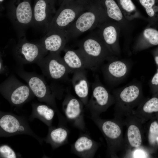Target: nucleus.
<instances>
[{"instance_id": "nucleus-1", "label": "nucleus", "mask_w": 158, "mask_h": 158, "mask_svg": "<svg viewBox=\"0 0 158 158\" xmlns=\"http://www.w3.org/2000/svg\"><path fill=\"white\" fill-rule=\"evenodd\" d=\"M36 63L44 75L51 82L50 87L55 93L63 94L65 89L60 84L70 81L68 74L71 72L60 54L49 52Z\"/></svg>"}, {"instance_id": "nucleus-2", "label": "nucleus", "mask_w": 158, "mask_h": 158, "mask_svg": "<svg viewBox=\"0 0 158 158\" xmlns=\"http://www.w3.org/2000/svg\"><path fill=\"white\" fill-rule=\"evenodd\" d=\"M110 20L99 1L93 0L89 8L82 13L65 32L68 40L97 28L103 23Z\"/></svg>"}, {"instance_id": "nucleus-3", "label": "nucleus", "mask_w": 158, "mask_h": 158, "mask_svg": "<svg viewBox=\"0 0 158 158\" xmlns=\"http://www.w3.org/2000/svg\"><path fill=\"white\" fill-rule=\"evenodd\" d=\"M78 46L85 58L88 69L92 71L97 70L104 61L116 56L110 51L97 33L85 37Z\"/></svg>"}, {"instance_id": "nucleus-4", "label": "nucleus", "mask_w": 158, "mask_h": 158, "mask_svg": "<svg viewBox=\"0 0 158 158\" xmlns=\"http://www.w3.org/2000/svg\"><path fill=\"white\" fill-rule=\"evenodd\" d=\"M93 1L87 2L63 0L46 32L51 30L65 32L82 13L89 8Z\"/></svg>"}, {"instance_id": "nucleus-5", "label": "nucleus", "mask_w": 158, "mask_h": 158, "mask_svg": "<svg viewBox=\"0 0 158 158\" xmlns=\"http://www.w3.org/2000/svg\"><path fill=\"white\" fill-rule=\"evenodd\" d=\"M22 67V66L18 65L15 68L16 72L27 83L34 96L39 101L46 103L53 108L57 114L59 113L55 95L43 78L33 72H26Z\"/></svg>"}, {"instance_id": "nucleus-6", "label": "nucleus", "mask_w": 158, "mask_h": 158, "mask_svg": "<svg viewBox=\"0 0 158 158\" xmlns=\"http://www.w3.org/2000/svg\"><path fill=\"white\" fill-rule=\"evenodd\" d=\"M31 0H11L7 6V15L19 38L33 24Z\"/></svg>"}, {"instance_id": "nucleus-7", "label": "nucleus", "mask_w": 158, "mask_h": 158, "mask_svg": "<svg viewBox=\"0 0 158 158\" xmlns=\"http://www.w3.org/2000/svg\"><path fill=\"white\" fill-rule=\"evenodd\" d=\"M20 134L30 135L41 145L43 139L32 130L27 120L24 117L8 112H0V137H7Z\"/></svg>"}, {"instance_id": "nucleus-8", "label": "nucleus", "mask_w": 158, "mask_h": 158, "mask_svg": "<svg viewBox=\"0 0 158 158\" xmlns=\"http://www.w3.org/2000/svg\"><path fill=\"white\" fill-rule=\"evenodd\" d=\"M0 92L11 105L20 106L34 96L28 85L20 82L14 75L9 76L0 85Z\"/></svg>"}, {"instance_id": "nucleus-9", "label": "nucleus", "mask_w": 158, "mask_h": 158, "mask_svg": "<svg viewBox=\"0 0 158 158\" xmlns=\"http://www.w3.org/2000/svg\"><path fill=\"white\" fill-rule=\"evenodd\" d=\"M92 89V94L86 108L91 116H99L115 103L114 98L102 83L98 75L95 76Z\"/></svg>"}, {"instance_id": "nucleus-10", "label": "nucleus", "mask_w": 158, "mask_h": 158, "mask_svg": "<svg viewBox=\"0 0 158 158\" xmlns=\"http://www.w3.org/2000/svg\"><path fill=\"white\" fill-rule=\"evenodd\" d=\"M13 49V56L18 64L37 63L47 54L39 43L28 41L25 36L19 38Z\"/></svg>"}, {"instance_id": "nucleus-11", "label": "nucleus", "mask_w": 158, "mask_h": 158, "mask_svg": "<svg viewBox=\"0 0 158 158\" xmlns=\"http://www.w3.org/2000/svg\"><path fill=\"white\" fill-rule=\"evenodd\" d=\"M90 118L105 138L109 154L114 156L119 148L121 137L120 126L114 120L102 119L99 116H91Z\"/></svg>"}, {"instance_id": "nucleus-12", "label": "nucleus", "mask_w": 158, "mask_h": 158, "mask_svg": "<svg viewBox=\"0 0 158 158\" xmlns=\"http://www.w3.org/2000/svg\"><path fill=\"white\" fill-rule=\"evenodd\" d=\"M84 104L73 95L69 90L62 102V108L67 121L74 127L82 131L86 129L84 118Z\"/></svg>"}, {"instance_id": "nucleus-13", "label": "nucleus", "mask_w": 158, "mask_h": 158, "mask_svg": "<svg viewBox=\"0 0 158 158\" xmlns=\"http://www.w3.org/2000/svg\"><path fill=\"white\" fill-rule=\"evenodd\" d=\"M56 0H35L33 8L32 25L46 32L56 11Z\"/></svg>"}, {"instance_id": "nucleus-14", "label": "nucleus", "mask_w": 158, "mask_h": 158, "mask_svg": "<svg viewBox=\"0 0 158 158\" xmlns=\"http://www.w3.org/2000/svg\"><path fill=\"white\" fill-rule=\"evenodd\" d=\"M97 28V33L110 51L115 56L120 57L121 51L119 38L121 30L119 24L110 20L103 23Z\"/></svg>"}, {"instance_id": "nucleus-15", "label": "nucleus", "mask_w": 158, "mask_h": 158, "mask_svg": "<svg viewBox=\"0 0 158 158\" xmlns=\"http://www.w3.org/2000/svg\"><path fill=\"white\" fill-rule=\"evenodd\" d=\"M108 18L119 25L126 44L129 45L134 28L133 21L125 17L117 3L114 0H98Z\"/></svg>"}, {"instance_id": "nucleus-16", "label": "nucleus", "mask_w": 158, "mask_h": 158, "mask_svg": "<svg viewBox=\"0 0 158 158\" xmlns=\"http://www.w3.org/2000/svg\"><path fill=\"white\" fill-rule=\"evenodd\" d=\"M116 56L101 66L104 79L109 85L116 84L124 79L128 72V63L126 61L119 59Z\"/></svg>"}, {"instance_id": "nucleus-17", "label": "nucleus", "mask_w": 158, "mask_h": 158, "mask_svg": "<svg viewBox=\"0 0 158 158\" xmlns=\"http://www.w3.org/2000/svg\"><path fill=\"white\" fill-rule=\"evenodd\" d=\"M142 95L141 86L137 83H133L114 90L113 95L116 108L131 107L139 100Z\"/></svg>"}, {"instance_id": "nucleus-18", "label": "nucleus", "mask_w": 158, "mask_h": 158, "mask_svg": "<svg viewBox=\"0 0 158 158\" xmlns=\"http://www.w3.org/2000/svg\"><path fill=\"white\" fill-rule=\"evenodd\" d=\"M59 123L57 127H49L47 137L44 139L53 149L67 144L70 131L66 126V120L63 116L58 117Z\"/></svg>"}, {"instance_id": "nucleus-19", "label": "nucleus", "mask_w": 158, "mask_h": 158, "mask_svg": "<svg viewBox=\"0 0 158 158\" xmlns=\"http://www.w3.org/2000/svg\"><path fill=\"white\" fill-rule=\"evenodd\" d=\"M100 143L92 139L88 134L80 135L71 145L72 152L82 158H93Z\"/></svg>"}, {"instance_id": "nucleus-20", "label": "nucleus", "mask_w": 158, "mask_h": 158, "mask_svg": "<svg viewBox=\"0 0 158 158\" xmlns=\"http://www.w3.org/2000/svg\"><path fill=\"white\" fill-rule=\"evenodd\" d=\"M46 33L38 43L48 52L60 54L68 41L65 32L51 30Z\"/></svg>"}, {"instance_id": "nucleus-21", "label": "nucleus", "mask_w": 158, "mask_h": 158, "mask_svg": "<svg viewBox=\"0 0 158 158\" xmlns=\"http://www.w3.org/2000/svg\"><path fill=\"white\" fill-rule=\"evenodd\" d=\"M73 73L71 81L74 90L86 107L89 101V83L85 69L77 70Z\"/></svg>"}, {"instance_id": "nucleus-22", "label": "nucleus", "mask_w": 158, "mask_h": 158, "mask_svg": "<svg viewBox=\"0 0 158 158\" xmlns=\"http://www.w3.org/2000/svg\"><path fill=\"white\" fill-rule=\"evenodd\" d=\"M158 45V31L147 27L141 33L134 42L133 53L135 54L153 46Z\"/></svg>"}, {"instance_id": "nucleus-23", "label": "nucleus", "mask_w": 158, "mask_h": 158, "mask_svg": "<svg viewBox=\"0 0 158 158\" xmlns=\"http://www.w3.org/2000/svg\"><path fill=\"white\" fill-rule=\"evenodd\" d=\"M63 50L65 54L62 58L71 73L78 70L88 69L85 58L78 49L75 50L65 48Z\"/></svg>"}, {"instance_id": "nucleus-24", "label": "nucleus", "mask_w": 158, "mask_h": 158, "mask_svg": "<svg viewBox=\"0 0 158 158\" xmlns=\"http://www.w3.org/2000/svg\"><path fill=\"white\" fill-rule=\"evenodd\" d=\"M32 106V110L30 120L32 121L37 118L49 127L51 126L55 110L47 104L33 103Z\"/></svg>"}, {"instance_id": "nucleus-25", "label": "nucleus", "mask_w": 158, "mask_h": 158, "mask_svg": "<svg viewBox=\"0 0 158 158\" xmlns=\"http://www.w3.org/2000/svg\"><path fill=\"white\" fill-rule=\"evenodd\" d=\"M117 3L126 18L130 21L139 19L147 20L138 10L132 0H116Z\"/></svg>"}, {"instance_id": "nucleus-26", "label": "nucleus", "mask_w": 158, "mask_h": 158, "mask_svg": "<svg viewBox=\"0 0 158 158\" xmlns=\"http://www.w3.org/2000/svg\"><path fill=\"white\" fill-rule=\"evenodd\" d=\"M127 138L128 144L132 147L137 149L141 145L142 135L139 127L135 123H132L128 126Z\"/></svg>"}, {"instance_id": "nucleus-27", "label": "nucleus", "mask_w": 158, "mask_h": 158, "mask_svg": "<svg viewBox=\"0 0 158 158\" xmlns=\"http://www.w3.org/2000/svg\"><path fill=\"white\" fill-rule=\"evenodd\" d=\"M145 9L148 16L147 21L151 23L158 18V0H135Z\"/></svg>"}, {"instance_id": "nucleus-28", "label": "nucleus", "mask_w": 158, "mask_h": 158, "mask_svg": "<svg viewBox=\"0 0 158 158\" xmlns=\"http://www.w3.org/2000/svg\"><path fill=\"white\" fill-rule=\"evenodd\" d=\"M142 111L150 114L158 111V98L153 97L144 102L141 106Z\"/></svg>"}, {"instance_id": "nucleus-29", "label": "nucleus", "mask_w": 158, "mask_h": 158, "mask_svg": "<svg viewBox=\"0 0 158 158\" xmlns=\"http://www.w3.org/2000/svg\"><path fill=\"white\" fill-rule=\"evenodd\" d=\"M18 155L9 145L4 144L0 145V158H16L18 157Z\"/></svg>"}, {"instance_id": "nucleus-30", "label": "nucleus", "mask_w": 158, "mask_h": 158, "mask_svg": "<svg viewBox=\"0 0 158 158\" xmlns=\"http://www.w3.org/2000/svg\"><path fill=\"white\" fill-rule=\"evenodd\" d=\"M158 137V123L155 121L152 122L149 128L148 140L151 145L154 144Z\"/></svg>"}, {"instance_id": "nucleus-31", "label": "nucleus", "mask_w": 158, "mask_h": 158, "mask_svg": "<svg viewBox=\"0 0 158 158\" xmlns=\"http://www.w3.org/2000/svg\"><path fill=\"white\" fill-rule=\"evenodd\" d=\"M133 157L134 158L147 157L146 153L141 150L137 149L135 150L133 154Z\"/></svg>"}, {"instance_id": "nucleus-32", "label": "nucleus", "mask_w": 158, "mask_h": 158, "mask_svg": "<svg viewBox=\"0 0 158 158\" xmlns=\"http://www.w3.org/2000/svg\"><path fill=\"white\" fill-rule=\"evenodd\" d=\"M151 85L152 87H158V68L151 80Z\"/></svg>"}, {"instance_id": "nucleus-33", "label": "nucleus", "mask_w": 158, "mask_h": 158, "mask_svg": "<svg viewBox=\"0 0 158 158\" xmlns=\"http://www.w3.org/2000/svg\"><path fill=\"white\" fill-rule=\"evenodd\" d=\"M154 55L155 63L158 66V48L154 51Z\"/></svg>"}, {"instance_id": "nucleus-34", "label": "nucleus", "mask_w": 158, "mask_h": 158, "mask_svg": "<svg viewBox=\"0 0 158 158\" xmlns=\"http://www.w3.org/2000/svg\"><path fill=\"white\" fill-rule=\"evenodd\" d=\"M69 0L80 1L90 2L92 0Z\"/></svg>"}, {"instance_id": "nucleus-35", "label": "nucleus", "mask_w": 158, "mask_h": 158, "mask_svg": "<svg viewBox=\"0 0 158 158\" xmlns=\"http://www.w3.org/2000/svg\"><path fill=\"white\" fill-rule=\"evenodd\" d=\"M59 4H61L63 0H58Z\"/></svg>"}, {"instance_id": "nucleus-36", "label": "nucleus", "mask_w": 158, "mask_h": 158, "mask_svg": "<svg viewBox=\"0 0 158 158\" xmlns=\"http://www.w3.org/2000/svg\"><path fill=\"white\" fill-rule=\"evenodd\" d=\"M4 0H0V4H1L4 1Z\"/></svg>"}, {"instance_id": "nucleus-37", "label": "nucleus", "mask_w": 158, "mask_h": 158, "mask_svg": "<svg viewBox=\"0 0 158 158\" xmlns=\"http://www.w3.org/2000/svg\"><path fill=\"white\" fill-rule=\"evenodd\" d=\"M156 141L157 142V144H158V137L157 138Z\"/></svg>"}]
</instances>
